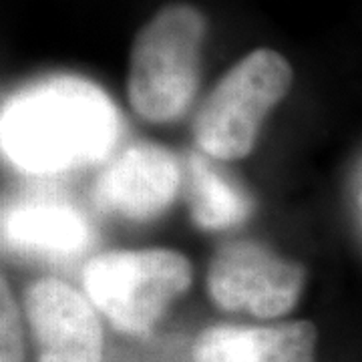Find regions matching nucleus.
Masks as SVG:
<instances>
[{
  "label": "nucleus",
  "mask_w": 362,
  "mask_h": 362,
  "mask_svg": "<svg viewBox=\"0 0 362 362\" xmlns=\"http://www.w3.org/2000/svg\"><path fill=\"white\" fill-rule=\"evenodd\" d=\"M2 153L35 175L103 161L121 133V117L103 89L73 75L40 78L2 107Z\"/></svg>",
  "instance_id": "1"
},
{
  "label": "nucleus",
  "mask_w": 362,
  "mask_h": 362,
  "mask_svg": "<svg viewBox=\"0 0 362 362\" xmlns=\"http://www.w3.org/2000/svg\"><path fill=\"white\" fill-rule=\"evenodd\" d=\"M207 23L187 2L157 11L133 39L127 97L149 123H171L187 113L199 89L202 47Z\"/></svg>",
  "instance_id": "2"
},
{
  "label": "nucleus",
  "mask_w": 362,
  "mask_h": 362,
  "mask_svg": "<svg viewBox=\"0 0 362 362\" xmlns=\"http://www.w3.org/2000/svg\"><path fill=\"white\" fill-rule=\"evenodd\" d=\"M292 83L294 71L280 52H247L199 105L192 125L195 145L220 161L250 156L266 117L284 101Z\"/></svg>",
  "instance_id": "3"
},
{
  "label": "nucleus",
  "mask_w": 362,
  "mask_h": 362,
  "mask_svg": "<svg viewBox=\"0 0 362 362\" xmlns=\"http://www.w3.org/2000/svg\"><path fill=\"white\" fill-rule=\"evenodd\" d=\"M192 264L165 247L105 252L85 264L83 286L90 304L117 330L143 334L192 286Z\"/></svg>",
  "instance_id": "4"
},
{
  "label": "nucleus",
  "mask_w": 362,
  "mask_h": 362,
  "mask_svg": "<svg viewBox=\"0 0 362 362\" xmlns=\"http://www.w3.org/2000/svg\"><path fill=\"white\" fill-rule=\"evenodd\" d=\"M306 282L300 264L258 242H230L214 254L206 276L209 298L232 312L278 318L296 306Z\"/></svg>",
  "instance_id": "5"
},
{
  "label": "nucleus",
  "mask_w": 362,
  "mask_h": 362,
  "mask_svg": "<svg viewBox=\"0 0 362 362\" xmlns=\"http://www.w3.org/2000/svg\"><path fill=\"white\" fill-rule=\"evenodd\" d=\"M37 362H101L103 330L90 300L59 278H40L23 298Z\"/></svg>",
  "instance_id": "6"
},
{
  "label": "nucleus",
  "mask_w": 362,
  "mask_h": 362,
  "mask_svg": "<svg viewBox=\"0 0 362 362\" xmlns=\"http://www.w3.org/2000/svg\"><path fill=\"white\" fill-rule=\"evenodd\" d=\"M180 161L157 143L139 141L117 156L95 183V204L105 214L149 221L168 209L181 187Z\"/></svg>",
  "instance_id": "7"
},
{
  "label": "nucleus",
  "mask_w": 362,
  "mask_h": 362,
  "mask_svg": "<svg viewBox=\"0 0 362 362\" xmlns=\"http://www.w3.org/2000/svg\"><path fill=\"white\" fill-rule=\"evenodd\" d=\"M312 322L209 326L194 344L195 362H314Z\"/></svg>",
  "instance_id": "8"
},
{
  "label": "nucleus",
  "mask_w": 362,
  "mask_h": 362,
  "mask_svg": "<svg viewBox=\"0 0 362 362\" xmlns=\"http://www.w3.org/2000/svg\"><path fill=\"white\" fill-rule=\"evenodd\" d=\"M6 247L47 256H73L89 246L87 218L63 202L33 199L11 206L2 214Z\"/></svg>",
  "instance_id": "9"
},
{
  "label": "nucleus",
  "mask_w": 362,
  "mask_h": 362,
  "mask_svg": "<svg viewBox=\"0 0 362 362\" xmlns=\"http://www.w3.org/2000/svg\"><path fill=\"white\" fill-rule=\"evenodd\" d=\"M192 220L202 230H226L238 226L254 209L246 189L218 169L202 151L187 153L183 165Z\"/></svg>",
  "instance_id": "10"
},
{
  "label": "nucleus",
  "mask_w": 362,
  "mask_h": 362,
  "mask_svg": "<svg viewBox=\"0 0 362 362\" xmlns=\"http://www.w3.org/2000/svg\"><path fill=\"white\" fill-rule=\"evenodd\" d=\"M2 308H0V362H23V328L6 278H2Z\"/></svg>",
  "instance_id": "11"
}]
</instances>
